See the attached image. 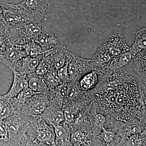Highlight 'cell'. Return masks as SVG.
Masks as SVG:
<instances>
[{"instance_id":"obj_17","label":"cell","mask_w":146,"mask_h":146,"mask_svg":"<svg viewBox=\"0 0 146 146\" xmlns=\"http://www.w3.org/2000/svg\"><path fill=\"white\" fill-rule=\"evenodd\" d=\"M26 55L36 57L41 60L46 52L42 47L34 41H31L23 46Z\"/></svg>"},{"instance_id":"obj_31","label":"cell","mask_w":146,"mask_h":146,"mask_svg":"<svg viewBox=\"0 0 146 146\" xmlns=\"http://www.w3.org/2000/svg\"><path fill=\"white\" fill-rule=\"evenodd\" d=\"M50 146H58L55 143L53 144L52 145H50Z\"/></svg>"},{"instance_id":"obj_4","label":"cell","mask_w":146,"mask_h":146,"mask_svg":"<svg viewBox=\"0 0 146 146\" xmlns=\"http://www.w3.org/2000/svg\"><path fill=\"white\" fill-rule=\"evenodd\" d=\"M34 42L39 44L46 52L64 46L60 35L45 25Z\"/></svg>"},{"instance_id":"obj_11","label":"cell","mask_w":146,"mask_h":146,"mask_svg":"<svg viewBox=\"0 0 146 146\" xmlns=\"http://www.w3.org/2000/svg\"><path fill=\"white\" fill-rule=\"evenodd\" d=\"M40 60L37 58L25 56L18 61L12 71H15L22 74L27 75L34 73L39 65Z\"/></svg>"},{"instance_id":"obj_21","label":"cell","mask_w":146,"mask_h":146,"mask_svg":"<svg viewBox=\"0 0 146 146\" xmlns=\"http://www.w3.org/2000/svg\"><path fill=\"white\" fill-rule=\"evenodd\" d=\"M97 80L98 76L96 73L94 72H91L81 79L79 82L80 85L83 90H88L94 86Z\"/></svg>"},{"instance_id":"obj_5","label":"cell","mask_w":146,"mask_h":146,"mask_svg":"<svg viewBox=\"0 0 146 146\" xmlns=\"http://www.w3.org/2000/svg\"><path fill=\"white\" fill-rule=\"evenodd\" d=\"M29 116L19 110H14L13 114L3 120L9 136L26 133Z\"/></svg>"},{"instance_id":"obj_19","label":"cell","mask_w":146,"mask_h":146,"mask_svg":"<svg viewBox=\"0 0 146 146\" xmlns=\"http://www.w3.org/2000/svg\"><path fill=\"white\" fill-rule=\"evenodd\" d=\"M11 44L7 32L6 25L2 21H0V58Z\"/></svg>"},{"instance_id":"obj_12","label":"cell","mask_w":146,"mask_h":146,"mask_svg":"<svg viewBox=\"0 0 146 146\" xmlns=\"http://www.w3.org/2000/svg\"><path fill=\"white\" fill-rule=\"evenodd\" d=\"M40 116L47 123L53 127L60 125L65 120L63 112L53 104L48 106Z\"/></svg>"},{"instance_id":"obj_30","label":"cell","mask_w":146,"mask_h":146,"mask_svg":"<svg viewBox=\"0 0 146 146\" xmlns=\"http://www.w3.org/2000/svg\"><path fill=\"white\" fill-rule=\"evenodd\" d=\"M3 10L0 4V20L3 21Z\"/></svg>"},{"instance_id":"obj_23","label":"cell","mask_w":146,"mask_h":146,"mask_svg":"<svg viewBox=\"0 0 146 146\" xmlns=\"http://www.w3.org/2000/svg\"><path fill=\"white\" fill-rule=\"evenodd\" d=\"M0 144L4 146L11 145L8 131L3 121H0Z\"/></svg>"},{"instance_id":"obj_10","label":"cell","mask_w":146,"mask_h":146,"mask_svg":"<svg viewBox=\"0 0 146 146\" xmlns=\"http://www.w3.org/2000/svg\"><path fill=\"white\" fill-rule=\"evenodd\" d=\"M13 83L9 91L7 94L1 95L4 99L15 98L24 89L28 87L27 75L22 74L15 71H13Z\"/></svg>"},{"instance_id":"obj_24","label":"cell","mask_w":146,"mask_h":146,"mask_svg":"<svg viewBox=\"0 0 146 146\" xmlns=\"http://www.w3.org/2000/svg\"><path fill=\"white\" fill-rule=\"evenodd\" d=\"M116 137V134L111 131L104 129L97 136V137L101 139L105 144L109 145L112 143Z\"/></svg>"},{"instance_id":"obj_16","label":"cell","mask_w":146,"mask_h":146,"mask_svg":"<svg viewBox=\"0 0 146 146\" xmlns=\"http://www.w3.org/2000/svg\"><path fill=\"white\" fill-rule=\"evenodd\" d=\"M146 28L141 29L136 33L135 39L132 46L130 47V52L132 58L139 54L146 51Z\"/></svg>"},{"instance_id":"obj_7","label":"cell","mask_w":146,"mask_h":146,"mask_svg":"<svg viewBox=\"0 0 146 146\" xmlns=\"http://www.w3.org/2000/svg\"><path fill=\"white\" fill-rule=\"evenodd\" d=\"M113 58L118 57L125 53L130 51L123 35L120 32L110 35L103 42Z\"/></svg>"},{"instance_id":"obj_22","label":"cell","mask_w":146,"mask_h":146,"mask_svg":"<svg viewBox=\"0 0 146 146\" xmlns=\"http://www.w3.org/2000/svg\"><path fill=\"white\" fill-rule=\"evenodd\" d=\"M14 111L8 103L0 97V121H3L13 114Z\"/></svg>"},{"instance_id":"obj_27","label":"cell","mask_w":146,"mask_h":146,"mask_svg":"<svg viewBox=\"0 0 146 146\" xmlns=\"http://www.w3.org/2000/svg\"><path fill=\"white\" fill-rule=\"evenodd\" d=\"M65 121L68 123H71L73 121L75 117L74 112L70 108H67L63 112Z\"/></svg>"},{"instance_id":"obj_13","label":"cell","mask_w":146,"mask_h":146,"mask_svg":"<svg viewBox=\"0 0 146 146\" xmlns=\"http://www.w3.org/2000/svg\"><path fill=\"white\" fill-rule=\"evenodd\" d=\"M48 52L54 69L57 70L63 67L67 63L69 60L70 52L64 46Z\"/></svg>"},{"instance_id":"obj_29","label":"cell","mask_w":146,"mask_h":146,"mask_svg":"<svg viewBox=\"0 0 146 146\" xmlns=\"http://www.w3.org/2000/svg\"><path fill=\"white\" fill-rule=\"evenodd\" d=\"M141 127L139 126L134 125L132 126L131 127L129 130V135H132L135 134H138V133H141Z\"/></svg>"},{"instance_id":"obj_18","label":"cell","mask_w":146,"mask_h":146,"mask_svg":"<svg viewBox=\"0 0 146 146\" xmlns=\"http://www.w3.org/2000/svg\"><path fill=\"white\" fill-rule=\"evenodd\" d=\"M112 56L110 53L107 47L103 43L100 46L92 60L95 63H106L112 60Z\"/></svg>"},{"instance_id":"obj_26","label":"cell","mask_w":146,"mask_h":146,"mask_svg":"<svg viewBox=\"0 0 146 146\" xmlns=\"http://www.w3.org/2000/svg\"><path fill=\"white\" fill-rule=\"evenodd\" d=\"M68 60L63 67L56 70L58 75L61 81L66 83L70 82L68 72Z\"/></svg>"},{"instance_id":"obj_28","label":"cell","mask_w":146,"mask_h":146,"mask_svg":"<svg viewBox=\"0 0 146 146\" xmlns=\"http://www.w3.org/2000/svg\"><path fill=\"white\" fill-rule=\"evenodd\" d=\"M96 121L97 125L99 127H102L106 121L105 117L102 114H98L96 116Z\"/></svg>"},{"instance_id":"obj_1","label":"cell","mask_w":146,"mask_h":146,"mask_svg":"<svg viewBox=\"0 0 146 146\" xmlns=\"http://www.w3.org/2000/svg\"><path fill=\"white\" fill-rule=\"evenodd\" d=\"M26 133L40 143L52 145L55 143L54 129L40 115L29 116Z\"/></svg>"},{"instance_id":"obj_9","label":"cell","mask_w":146,"mask_h":146,"mask_svg":"<svg viewBox=\"0 0 146 146\" xmlns=\"http://www.w3.org/2000/svg\"><path fill=\"white\" fill-rule=\"evenodd\" d=\"M26 55L23 46L11 44L0 58V62L13 71L18 61Z\"/></svg>"},{"instance_id":"obj_2","label":"cell","mask_w":146,"mask_h":146,"mask_svg":"<svg viewBox=\"0 0 146 146\" xmlns=\"http://www.w3.org/2000/svg\"><path fill=\"white\" fill-rule=\"evenodd\" d=\"M0 4L3 10V21L7 25L15 26L35 21L20 3L13 4L5 2Z\"/></svg>"},{"instance_id":"obj_25","label":"cell","mask_w":146,"mask_h":146,"mask_svg":"<svg viewBox=\"0 0 146 146\" xmlns=\"http://www.w3.org/2000/svg\"><path fill=\"white\" fill-rule=\"evenodd\" d=\"M115 58L117 60L118 66L119 67H123L128 65L131 62L132 56L130 52L129 51L121 55L118 57H115Z\"/></svg>"},{"instance_id":"obj_14","label":"cell","mask_w":146,"mask_h":146,"mask_svg":"<svg viewBox=\"0 0 146 146\" xmlns=\"http://www.w3.org/2000/svg\"><path fill=\"white\" fill-rule=\"evenodd\" d=\"M9 137L12 146H50L48 144L40 143L26 133L11 135Z\"/></svg>"},{"instance_id":"obj_20","label":"cell","mask_w":146,"mask_h":146,"mask_svg":"<svg viewBox=\"0 0 146 146\" xmlns=\"http://www.w3.org/2000/svg\"><path fill=\"white\" fill-rule=\"evenodd\" d=\"M71 140L73 146H88L91 145L90 138L80 131L72 133Z\"/></svg>"},{"instance_id":"obj_3","label":"cell","mask_w":146,"mask_h":146,"mask_svg":"<svg viewBox=\"0 0 146 146\" xmlns=\"http://www.w3.org/2000/svg\"><path fill=\"white\" fill-rule=\"evenodd\" d=\"M20 4L35 21H47L52 11L50 0H23Z\"/></svg>"},{"instance_id":"obj_15","label":"cell","mask_w":146,"mask_h":146,"mask_svg":"<svg viewBox=\"0 0 146 146\" xmlns=\"http://www.w3.org/2000/svg\"><path fill=\"white\" fill-rule=\"evenodd\" d=\"M28 87L36 94H42L46 96L49 89L43 80L42 76L35 73L27 74Z\"/></svg>"},{"instance_id":"obj_32","label":"cell","mask_w":146,"mask_h":146,"mask_svg":"<svg viewBox=\"0 0 146 146\" xmlns=\"http://www.w3.org/2000/svg\"><path fill=\"white\" fill-rule=\"evenodd\" d=\"M0 21H1V20H0Z\"/></svg>"},{"instance_id":"obj_8","label":"cell","mask_w":146,"mask_h":146,"mask_svg":"<svg viewBox=\"0 0 146 146\" xmlns=\"http://www.w3.org/2000/svg\"><path fill=\"white\" fill-rule=\"evenodd\" d=\"M91 60L85 59L71 52L68 61V72L70 81H74L87 69Z\"/></svg>"},{"instance_id":"obj_6","label":"cell","mask_w":146,"mask_h":146,"mask_svg":"<svg viewBox=\"0 0 146 146\" xmlns=\"http://www.w3.org/2000/svg\"><path fill=\"white\" fill-rule=\"evenodd\" d=\"M50 104L46 96L44 94H35L27 99L18 110L29 116H38L41 115Z\"/></svg>"}]
</instances>
